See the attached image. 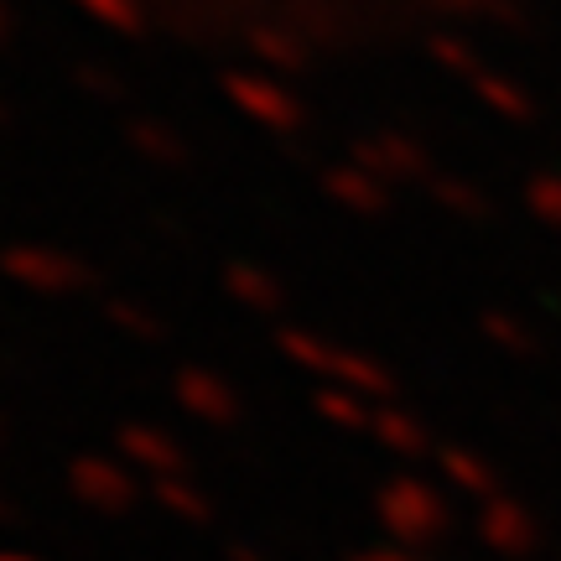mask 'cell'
<instances>
[{
    "label": "cell",
    "instance_id": "obj_4",
    "mask_svg": "<svg viewBox=\"0 0 561 561\" xmlns=\"http://www.w3.org/2000/svg\"><path fill=\"white\" fill-rule=\"evenodd\" d=\"M121 453L130 468H140L146 479H172V473H187V462H182V453L172 447V442L161 437V432H151V426H125L121 437Z\"/></svg>",
    "mask_w": 561,
    "mask_h": 561
},
{
    "label": "cell",
    "instance_id": "obj_5",
    "mask_svg": "<svg viewBox=\"0 0 561 561\" xmlns=\"http://www.w3.org/2000/svg\"><path fill=\"white\" fill-rule=\"evenodd\" d=\"M442 468V483L453 489V494H462V500H473V504H489L494 494H504L500 479H494V468L483 458H473V453H462V447H447L437 458Z\"/></svg>",
    "mask_w": 561,
    "mask_h": 561
},
{
    "label": "cell",
    "instance_id": "obj_10",
    "mask_svg": "<svg viewBox=\"0 0 561 561\" xmlns=\"http://www.w3.org/2000/svg\"><path fill=\"white\" fill-rule=\"evenodd\" d=\"M328 416L343 421V426H375V416H364L354 401H328Z\"/></svg>",
    "mask_w": 561,
    "mask_h": 561
},
{
    "label": "cell",
    "instance_id": "obj_8",
    "mask_svg": "<svg viewBox=\"0 0 561 561\" xmlns=\"http://www.w3.org/2000/svg\"><path fill=\"white\" fill-rule=\"evenodd\" d=\"M369 432H375L385 447H396V453H421V447H426V432H421L416 421H405V416H375Z\"/></svg>",
    "mask_w": 561,
    "mask_h": 561
},
{
    "label": "cell",
    "instance_id": "obj_13",
    "mask_svg": "<svg viewBox=\"0 0 561 561\" xmlns=\"http://www.w3.org/2000/svg\"><path fill=\"white\" fill-rule=\"evenodd\" d=\"M0 561H37V557H21V551H0Z\"/></svg>",
    "mask_w": 561,
    "mask_h": 561
},
{
    "label": "cell",
    "instance_id": "obj_2",
    "mask_svg": "<svg viewBox=\"0 0 561 561\" xmlns=\"http://www.w3.org/2000/svg\"><path fill=\"white\" fill-rule=\"evenodd\" d=\"M479 541L504 561H520L530 557L536 546H541V525L536 515L525 510L520 500H510V494H494L489 504H479Z\"/></svg>",
    "mask_w": 561,
    "mask_h": 561
},
{
    "label": "cell",
    "instance_id": "obj_1",
    "mask_svg": "<svg viewBox=\"0 0 561 561\" xmlns=\"http://www.w3.org/2000/svg\"><path fill=\"white\" fill-rule=\"evenodd\" d=\"M375 520L385 525L390 546L421 551V546H437L453 530V504H447L437 483L401 473V479H385L375 489Z\"/></svg>",
    "mask_w": 561,
    "mask_h": 561
},
{
    "label": "cell",
    "instance_id": "obj_11",
    "mask_svg": "<svg viewBox=\"0 0 561 561\" xmlns=\"http://www.w3.org/2000/svg\"><path fill=\"white\" fill-rule=\"evenodd\" d=\"M229 561H271V557H265L261 546H244V541H234V546H229Z\"/></svg>",
    "mask_w": 561,
    "mask_h": 561
},
{
    "label": "cell",
    "instance_id": "obj_3",
    "mask_svg": "<svg viewBox=\"0 0 561 561\" xmlns=\"http://www.w3.org/2000/svg\"><path fill=\"white\" fill-rule=\"evenodd\" d=\"M68 489H73V500H79L83 510H94V515H125L140 494L136 479L110 458H79L68 468Z\"/></svg>",
    "mask_w": 561,
    "mask_h": 561
},
{
    "label": "cell",
    "instance_id": "obj_12",
    "mask_svg": "<svg viewBox=\"0 0 561 561\" xmlns=\"http://www.w3.org/2000/svg\"><path fill=\"white\" fill-rule=\"evenodd\" d=\"M11 515H16V510H11V500H5V494H0V525L11 520Z\"/></svg>",
    "mask_w": 561,
    "mask_h": 561
},
{
    "label": "cell",
    "instance_id": "obj_6",
    "mask_svg": "<svg viewBox=\"0 0 561 561\" xmlns=\"http://www.w3.org/2000/svg\"><path fill=\"white\" fill-rule=\"evenodd\" d=\"M151 500L182 525H208L214 520V500L198 489V479H187V473H172V479H157L151 483Z\"/></svg>",
    "mask_w": 561,
    "mask_h": 561
},
{
    "label": "cell",
    "instance_id": "obj_9",
    "mask_svg": "<svg viewBox=\"0 0 561 561\" xmlns=\"http://www.w3.org/2000/svg\"><path fill=\"white\" fill-rule=\"evenodd\" d=\"M354 561H421V551H411V546H369Z\"/></svg>",
    "mask_w": 561,
    "mask_h": 561
},
{
    "label": "cell",
    "instance_id": "obj_7",
    "mask_svg": "<svg viewBox=\"0 0 561 561\" xmlns=\"http://www.w3.org/2000/svg\"><path fill=\"white\" fill-rule=\"evenodd\" d=\"M182 405H187L193 416H203V421H229L234 416V401L224 396L219 385H203V380H193L187 390H182Z\"/></svg>",
    "mask_w": 561,
    "mask_h": 561
}]
</instances>
